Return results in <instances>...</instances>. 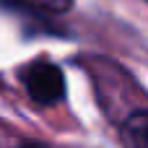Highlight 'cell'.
I'll return each instance as SVG.
<instances>
[{"label":"cell","instance_id":"1","mask_svg":"<svg viewBox=\"0 0 148 148\" xmlns=\"http://www.w3.org/2000/svg\"><path fill=\"white\" fill-rule=\"evenodd\" d=\"M21 81L26 86V94L42 107H52L65 96V75L55 62L36 60L26 65L21 70Z\"/></svg>","mask_w":148,"mask_h":148},{"label":"cell","instance_id":"2","mask_svg":"<svg viewBox=\"0 0 148 148\" xmlns=\"http://www.w3.org/2000/svg\"><path fill=\"white\" fill-rule=\"evenodd\" d=\"M122 140L127 146L148 148V109L133 112L125 122H122Z\"/></svg>","mask_w":148,"mask_h":148},{"label":"cell","instance_id":"3","mask_svg":"<svg viewBox=\"0 0 148 148\" xmlns=\"http://www.w3.org/2000/svg\"><path fill=\"white\" fill-rule=\"evenodd\" d=\"M10 3H18V5H26L42 13H65L73 5V0H10Z\"/></svg>","mask_w":148,"mask_h":148}]
</instances>
